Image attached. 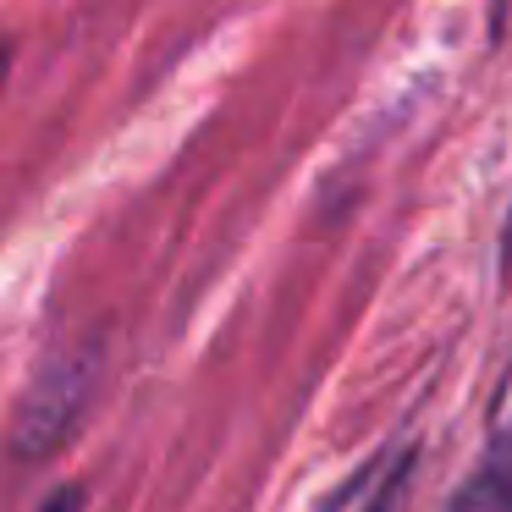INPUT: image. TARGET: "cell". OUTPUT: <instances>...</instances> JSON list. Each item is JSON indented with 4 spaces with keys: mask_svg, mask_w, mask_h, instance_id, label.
Masks as SVG:
<instances>
[{
    "mask_svg": "<svg viewBox=\"0 0 512 512\" xmlns=\"http://www.w3.org/2000/svg\"><path fill=\"white\" fill-rule=\"evenodd\" d=\"M0 78H6V50H0Z\"/></svg>",
    "mask_w": 512,
    "mask_h": 512,
    "instance_id": "7a4b0ae2",
    "label": "cell"
},
{
    "mask_svg": "<svg viewBox=\"0 0 512 512\" xmlns=\"http://www.w3.org/2000/svg\"><path fill=\"white\" fill-rule=\"evenodd\" d=\"M83 507V490H61V496L45 501V512H78Z\"/></svg>",
    "mask_w": 512,
    "mask_h": 512,
    "instance_id": "6da1fadb",
    "label": "cell"
}]
</instances>
